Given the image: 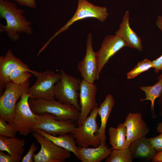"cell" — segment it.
<instances>
[{
  "label": "cell",
  "mask_w": 162,
  "mask_h": 162,
  "mask_svg": "<svg viewBox=\"0 0 162 162\" xmlns=\"http://www.w3.org/2000/svg\"><path fill=\"white\" fill-rule=\"evenodd\" d=\"M24 10L18 8L15 3L9 0H0V17L6 25L0 24V32H4L14 42L20 38V34L31 35L33 33L32 23L24 15Z\"/></svg>",
  "instance_id": "1"
},
{
  "label": "cell",
  "mask_w": 162,
  "mask_h": 162,
  "mask_svg": "<svg viewBox=\"0 0 162 162\" xmlns=\"http://www.w3.org/2000/svg\"><path fill=\"white\" fill-rule=\"evenodd\" d=\"M28 103L35 114L50 113L55 115L56 118L58 120H71L76 122L80 114V111L74 106L62 104L55 100H47L30 97Z\"/></svg>",
  "instance_id": "2"
},
{
  "label": "cell",
  "mask_w": 162,
  "mask_h": 162,
  "mask_svg": "<svg viewBox=\"0 0 162 162\" xmlns=\"http://www.w3.org/2000/svg\"><path fill=\"white\" fill-rule=\"evenodd\" d=\"M60 79L55 85L56 98L61 103L73 106L80 111L78 91L80 90L82 80L68 74L63 69L60 70Z\"/></svg>",
  "instance_id": "3"
},
{
  "label": "cell",
  "mask_w": 162,
  "mask_h": 162,
  "mask_svg": "<svg viewBox=\"0 0 162 162\" xmlns=\"http://www.w3.org/2000/svg\"><path fill=\"white\" fill-rule=\"evenodd\" d=\"M30 73L36 77L37 80L33 85L28 88L27 94L35 99L55 100V85L60 79V73H56L49 70L42 72L32 70Z\"/></svg>",
  "instance_id": "4"
},
{
  "label": "cell",
  "mask_w": 162,
  "mask_h": 162,
  "mask_svg": "<svg viewBox=\"0 0 162 162\" xmlns=\"http://www.w3.org/2000/svg\"><path fill=\"white\" fill-rule=\"evenodd\" d=\"M30 85L29 80L16 84L10 82L7 85L0 97V117L13 125L14 111L17 102L23 94L27 93Z\"/></svg>",
  "instance_id": "5"
},
{
  "label": "cell",
  "mask_w": 162,
  "mask_h": 162,
  "mask_svg": "<svg viewBox=\"0 0 162 162\" xmlns=\"http://www.w3.org/2000/svg\"><path fill=\"white\" fill-rule=\"evenodd\" d=\"M32 96L27 93L23 94L16 105L14 111L13 125L20 135L27 136L32 132L36 124L38 116L32 110L28 99Z\"/></svg>",
  "instance_id": "6"
},
{
  "label": "cell",
  "mask_w": 162,
  "mask_h": 162,
  "mask_svg": "<svg viewBox=\"0 0 162 162\" xmlns=\"http://www.w3.org/2000/svg\"><path fill=\"white\" fill-rule=\"evenodd\" d=\"M109 16L106 7L95 5L87 0H78L77 9L72 17L58 30L45 44L46 46L58 34L67 30L77 21L87 18H94L101 22L104 21Z\"/></svg>",
  "instance_id": "7"
},
{
  "label": "cell",
  "mask_w": 162,
  "mask_h": 162,
  "mask_svg": "<svg viewBox=\"0 0 162 162\" xmlns=\"http://www.w3.org/2000/svg\"><path fill=\"white\" fill-rule=\"evenodd\" d=\"M98 108L97 107L93 109L83 123L76 127L71 133L79 146L96 147L100 144L95 135L99 128L97 122Z\"/></svg>",
  "instance_id": "8"
},
{
  "label": "cell",
  "mask_w": 162,
  "mask_h": 162,
  "mask_svg": "<svg viewBox=\"0 0 162 162\" xmlns=\"http://www.w3.org/2000/svg\"><path fill=\"white\" fill-rule=\"evenodd\" d=\"M32 135L41 146L40 151L34 154V162H64L70 156V152L56 145L39 133L32 131Z\"/></svg>",
  "instance_id": "9"
},
{
  "label": "cell",
  "mask_w": 162,
  "mask_h": 162,
  "mask_svg": "<svg viewBox=\"0 0 162 162\" xmlns=\"http://www.w3.org/2000/svg\"><path fill=\"white\" fill-rule=\"evenodd\" d=\"M38 115V120L32 130L39 129L50 135L56 136L71 133L77 127L74 121L58 120L56 118L55 115L50 113L45 112Z\"/></svg>",
  "instance_id": "10"
},
{
  "label": "cell",
  "mask_w": 162,
  "mask_h": 162,
  "mask_svg": "<svg viewBox=\"0 0 162 162\" xmlns=\"http://www.w3.org/2000/svg\"><path fill=\"white\" fill-rule=\"evenodd\" d=\"M93 36L91 33L88 35L85 55L78 63L77 68L83 79L94 83L96 80L98 63L97 52L94 51L92 46Z\"/></svg>",
  "instance_id": "11"
},
{
  "label": "cell",
  "mask_w": 162,
  "mask_h": 162,
  "mask_svg": "<svg viewBox=\"0 0 162 162\" xmlns=\"http://www.w3.org/2000/svg\"><path fill=\"white\" fill-rule=\"evenodd\" d=\"M97 85L83 79L80 85L79 98L81 109L80 114L76 122L78 126L85 121L92 111L98 107L96 100Z\"/></svg>",
  "instance_id": "12"
},
{
  "label": "cell",
  "mask_w": 162,
  "mask_h": 162,
  "mask_svg": "<svg viewBox=\"0 0 162 162\" xmlns=\"http://www.w3.org/2000/svg\"><path fill=\"white\" fill-rule=\"evenodd\" d=\"M126 45L123 39L115 35H109L105 37L100 48L97 52L98 63L96 80H98L100 73L105 65L110 59L118 51Z\"/></svg>",
  "instance_id": "13"
},
{
  "label": "cell",
  "mask_w": 162,
  "mask_h": 162,
  "mask_svg": "<svg viewBox=\"0 0 162 162\" xmlns=\"http://www.w3.org/2000/svg\"><path fill=\"white\" fill-rule=\"evenodd\" d=\"M21 68L30 73L31 70L20 58L15 56L9 50L5 55L0 56V93L2 94L3 89L10 82L9 75L15 69Z\"/></svg>",
  "instance_id": "14"
},
{
  "label": "cell",
  "mask_w": 162,
  "mask_h": 162,
  "mask_svg": "<svg viewBox=\"0 0 162 162\" xmlns=\"http://www.w3.org/2000/svg\"><path fill=\"white\" fill-rule=\"evenodd\" d=\"M123 123L126 129V140L130 143L146 136L150 131L149 127L142 118V114L139 112H129Z\"/></svg>",
  "instance_id": "15"
},
{
  "label": "cell",
  "mask_w": 162,
  "mask_h": 162,
  "mask_svg": "<svg viewBox=\"0 0 162 162\" xmlns=\"http://www.w3.org/2000/svg\"><path fill=\"white\" fill-rule=\"evenodd\" d=\"M129 12L125 11L122 22L120 24L115 34L122 38L125 42L126 46L137 50L142 52L143 49L142 40L136 33L132 30L129 23Z\"/></svg>",
  "instance_id": "16"
},
{
  "label": "cell",
  "mask_w": 162,
  "mask_h": 162,
  "mask_svg": "<svg viewBox=\"0 0 162 162\" xmlns=\"http://www.w3.org/2000/svg\"><path fill=\"white\" fill-rule=\"evenodd\" d=\"M115 103L112 96L111 94H108L98 108V115L100 117L101 124L95 135L100 141V144H106V125Z\"/></svg>",
  "instance_id": "17"
},
{
  "label": "cell",
  "mask_w": 162,
  "mask_h": 162,
  "mask_svg": "<svg viewBox=\"0 0 162 162\" xmlns=\"http://www.w3.org/2000/svg\"><path fill=\"white\" fill-rule=\"evenodd\" d=\"M129 148L133 159L152 161L157 153L146 136L140 138L131 142Z\"/></svg>",
  "instance_id": "18"
},
{
  "label": "cell",
  "mask_w": 162,
  "mask_h": 162,
  "mask_svg": "<svg viewBox=\"0 0 162 162\" xmlns=\"http://www.w3.org/2000/svg\"><path fill=\"white\" fill-rule=\"evenodd\" d=\"M112 148L100 144L94 148L78 147L79 160L82 162H101L110 155Z\"/></svg>",
  "instance_id": "19"
},
{
  "label": "cell",
  "mask_w": 162,
  "mask_h": 162,
  "mask_svg": "<svg viewBox=\"0 0 162 162\" xmlns=\"http://www.w3.org/2000/svg\"><path fill=\"white\" fill-rule=\"evenodd\" d=\"M32 131L39 133L56 145L73 153L79 160L78 147L76 146V140L71 133H68L56 136L48 134L39 129H34Z\"/></svg>",
  "instance_id": "20"
},
{
  "label": "cell",
  "mask_w": 162,
  "mask_h": 162,
  "mask_svg": "<svg viewBox=\"0 0 162 162\" xmlns=\"http://www.w3.org/2000/svg\"><path fill=\"white\" fill-rule=\"evenodd\" d=\"M25 142L24 139L16 136L8 137L0 135V151H6L9 154L21 160Z\"/></svg>",
  "instance_id": "21"
},
{
  "label": "cell",
  "mask_w": 162,
  "mask_h": 162,
  "mask_svg": "<svg viewBox=\"0 0 162 162\" xmlns=\"http://www.w3.org/2000/svg\"><path fill=\"white\" fill-rule=\"evenodd\" d=\"M108 133L109 143L112 149H123L129 147L131 143L126 141V129L123 123L119 124L116 128L110 127Z\"/></svg>",
  "instance_id": "22"
},
{
  "label": "cell",
  "mask_w": 162,
  "mask_h": 162,
  "mask_svg": "<svg viewBox=\"0 0 162 162\" xmlns=\"http://www.w3.org/2000/svg\"><path fill=\"white\" fill-rule=\"evenodd\" d=\"M140 88L145 93L146 98L142 99L140 101L149 100L151 102L150 110L152 117L156 118L154 111V104L155 99L158 98L162 92V79L158 80V82L152 86H140Z\"/></svg>",
  "instance_id": "23"
},
{
  "label": "cell",
  "mask_w": 162,
  "mask_h": 162,
  "mask_svg": "<svg viewBox=\"0 0 162 162\" xmlns=\"http://www.w3.org/2000/svg\"><path fill=\"white\" fill-rule=\"evenodd\" d=\"M132 157L129 147L123 149H112L106 162H132Z\"/></svg>",
  "instance_id": "24"
},
{
  "label": "cell",
  "mask_w": 162,
  "mask_h": 162,
  "mask_svg": "<svg viewBox=\"0 0 162 162\" xmlns=\"http://www.w3.org/2000/svg\"><path fill=\"white\" fill-rule=\"evenodd\" d=\"M153 68L152 61L145 58L139 62L133 69L127 73V78L133 79L142 72Z\"/></svg>",
  "instance_id": "25"
},
{
  "label": "cell",
  "mask_w": 162,
  "mask_h": 162,
  "mask_svg": "<svg viewBox=\"0 0 162 162\" xmlns=\"http://www.w3.org/2000/svg\"><path fill=\"white\" fill-rule=\"evenodd\" d=\"M30 72L21 68H18L13 70L9 75L10 82L16 84H20L25 82L31 77Z\"/></svg>",
  "instance_id": "26"
},
{
  "label": "cell",
  "mask_w": 162,
  "mask_h": 162,
  "mask_svg": "<svg viewBox=\"0 0 162 162\" xmlns=\"http://www.w3.org/2000/svg\"><path fill=\"white\" fill-rule=\"evenodd\" d=\"M7 122L5 119L0 117V135L8 137L15 136L17 132L14 126Z\"/></svg>",
  "instance_id": "27"
},
{
  "label": "cell",
  "mask_w": 162,
  "mask_h": 162,
  "mask_svg": "<svg viewBox=\"0 0 162 162\" xmlns=\"http://www.w3.org/2000/svg\"><path fill=\"white\" fill-rule=\"evenodd\" d=\"M148 139L156 152L162 151V133L158 136Z\"/></svg>",
  "instance_id": "28"
},
{
  "label": "cell",
  "mask_w": 162,
  "mask_h": 162,
  "mask_svg": "<svg viewBox=\"0 0 162 162\" xmlns=\"http://www.w3.org/2000/svg\"><path fill=\"white\" fill-rule=\"evenodd\" d=\"M38 149L36 146L35 142H33L30 146L29 150L21 160V162H33V157L34 153Z\"/></svg>",
  "instance_id": "29"
},
{
  "label": "cell",
  "mask_w": 162,
  "mask_h": 162,
  "mask_svg": "<svg viewBox=\"0 0 162 162\" xmlns=\"http://www.w3.org/2000/svg\"><path fill=\"white\" fill-rule=\"evenodd\" d=\"M15 1L20 6L26 7L32 9H35L37 8L36 0H9Z\"/></svg>",
  "instance_id": "30"
},
{
  "label": "cell",
  "mask_w": 162,
  "mask_h": 162,
  "mask_svg": "<svg viewBox=\"0 0 162 162\" xmlns=\"http://www.w3.org/2000/svg\"><path fill=\"white\" fill-rule=\"evenodd\" d=\"M21 160L9 154H5L3 151H0V162H19Z\"/></svg>",
  "instance_id": "31"
},
{
  "label": "cell",
  "mask_w": 162,
  "mask_h": 162,
  "mask_svg": "<svg viewBox=\"0 0 162 162\" xmlns=\"http://www.w3.org/2000/svg\"><path fill=\"white\" fill-rule=\"evenodd\" d=\"M155 73L162 70V55L156 59L152 61Z\"/></svg>",
  "instance_id": "32"
},
{
  "label": "cell",
  "mask_w": 162,
  "mask_h": 162,
  "mask_svg": "<svg viewBox=\"0 0 162 162\" xmlns=\"http://www.w3.org/2000/svg\"><path fill=\"white\" fill-rule=\"evenodd\" d=\"M152 161L153 162H162V151L157 153Z\"/></svg>",
  "instance_id": "33"
},
{
  "label": "cell",
  "mask_w": 162,
  "mask_h": 162,
  "mask_svg": "<svg viewBox=\"0 0 162 162\" xmlns=\"http://www.w3.org/2000/svg\"><path fill=\"white\" fill-rule=\"evenodd\" d=\"M156 24L158 28L162 33V16H158L156 20Z\"/></svg>",
  "instance_id": "34"
},
{
  "label": "cell",
  "mask_w": 162,
  "mask_h": 162,
  "mask_svg": "<svg viewBox=\"0 0 162 162\" xmlns=\"http://www.w3.org/2000/svg\"><path fill=\"white\" fill-rule=\"evenodd\" d=\"M158 103L160 108L159 114L162 116V92L158 98Z\"/></svg>",
  "instance_id": "35"
},
{
  "label": "cell",
  "mask_w": 162,
  "mask_h": 162,
  "mask_svg": "<svg viewBox=\"0 0 162 162\" xmlns=\"http://www.w3.org/2000/svg\"><path fill=\"white\" fill-rule=\"evenodd\" d=\"M156 130L158 133H162V122H160L158 124Z\"/></svg>",
  "instance_id": "36"
},
{
  "label": "cell",
  "mask_w": 162,
  "mask_h": 162,
  "mask_svg": "<svg viewBox=\"0 0 162 162\" xmlns=\"http://www.w3.org/2000/svg\"><path fill=\"white\" fill-rule=\"evenodd\" d=\"M160 79H162V73L158 78V80Z\"/></svg>",
  "instance_id": "37"
}]
</instances>
